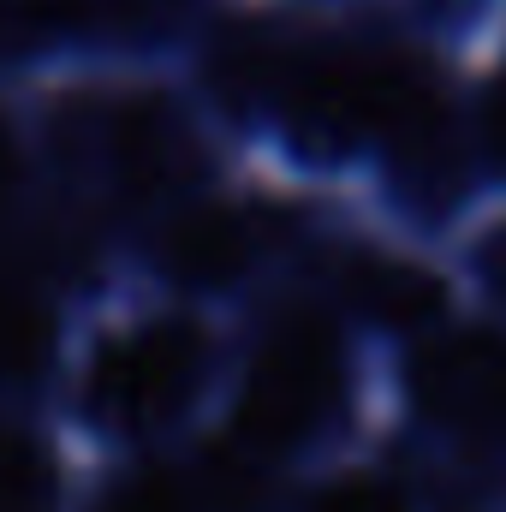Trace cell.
I'll return each instance as SVG.
<instances>
[{
	"label": "cell",
	"instance_id": "obj_5",
	"mask_svg": "<svg viewBox=\"0 0 506 512\" xmlns=\"http://www.w3.org/2000/svg\"><path fill=\"white\" fill-rule=\"evenodd\" d=\"M346 298L358 316H370L381 328H423L447 304L441 280L417 262H399V256H358L346 268Z\"/></svg>",
	"mask_w": 506,
	"mask_h": 512
},
{
	"label": "cell",
	"instance_id": "obj_8",
	"mask_svg": "<svg viewBox=\"0 0 506 512\" xmlns=\"http://www.w3.org/2000/svg\"><path fill=\"white\" fill-rule=\"evenodd\" d=\"M0 512H54V465L12 429H0Z\"/></svg>",
	"mask_w": 506,
	"mask_h": 512
},
{
	"label": "cell",
	"instance_id": "obj_4",
	"mask_svg": "<svg viewBox=\"0 0 506 512\" xmlns=\"http://www.w3.org/2000/svg\"><path fill=\"white\" fill-rule=\"evenodd\" d=\"M256 256V233L245 215L233 209H197V215H179L167 245H161V262L173 280L185 286H227L233 274H245V262Z\"/></svg>",
	"mask_w": 506,
	"mask_h": 512
},
{
	"label": "cell",
	"instance_id": "obj_11",
	"mask_svg": "<svg viewBox=\"0 0 506 512\" xmlns=\"http://www.w3.org/2000/svg\"><path fill=\"white\" fill-rule=\"evenodd\" d=\"M108 512H179V501H173L161 483H137V489H126Z\"/></svg>",
	"mask_w": 506,
	"mask_h": 512
},
{
	"label": "cell",
	"instance_id": "obj_2",
	"mask_svg": "<svg viewBox=\"0 0 506 512\" xmlns=\"http://www.w3.org/2000/svg\"><path fill=\"white\" fill-rule=\"evenodd\" d=\"M203 382V334L185 322H155L114 340L90 364V411L114 429H161L185 411Z\"/></svg>",
	"mask_w": 506,
	"mask_h": 512
},
{
	"label": "cell",
	"instance_id": "obj_1",
	"mask_svg": "<svg viewBox=\"0 0 506 512\" xmlns=\"http://www.w3.org/2000/svg\"><path fill=\"white\" fill-rule=\"evenodd\" d=\"M340 405V346L322 322H286L256 352L239 429L256 447H298Z\"/></svg>",
	"mask_w": 506,
	"mask_h": 512
},
{
	"label": "cell",
	"instance_id": "obj_10",
	"mask_svg": "<svg viewBox=\"0 0 506 512\" xmlns=\"http://www.w3.org/2000/svg\"><path fill=\"white\" fill-rule=\"evenodd\" d=\"M483 149H489L495 167H506V90H495L489 108H483Z\"/></svg>",
	"mask_w": 506,
	"mask_h": 512
},
{
	"label": "cell",
	"instance_id": "obj_3",
	"mask_svg": "<svg viewBox=\"0 0 506 512\" xmlns=\"http://www.w3.org/2000/svg\"><path fill=\"white\" fill-rule=\"evenodd\" d=\"M411 393L429 417L453 429L506 435V340L447 334L411 358Z\"/></svg>",
	"mask_w": 506,
	"mask_h": 512
},
{
	"label": "cell",
	"instance_id": "obj_9",
	"mask_svg": "<svg viewBox=\"0 0 506 512\" xmlns=\"http://www.w3.org/2000/svg\"><path fill=\"white\" fill-rule=\"evenodd\" d=\"M316 512H411L405 495L381 477H340L334 489H322Z\"/></svg>",
	"mask_w": 506,
	"mask_h": 512
},
{
	"label": "cell",
	"instance_id": "obj_7",
	"mask_svg": "<svg viewBox=\"0 0 506 512\" xmlns=\"http://www.w3.org/2000/svg\"><path fill=\"white\" fill-rule=\"evenodd\" d=\"M54 352V322L24 280L0 268V382H30Z\"/></svg>",
	"mask_w": 506,
	"mask_h": 512
},
{
	"label": "cell",
	"instance_id": "obj_6",
	"mask_svg": "<svg viewBox=\"0 0 506 512\" xmlns=\"http://www.w3.org/2000/svg\"><path fill=\"white\" fill-rule=\"evenodd\" d=\"M12 18L36 36H155L179 0H12Z\"/></svg>",
	"mask_w": 506,
	"mask_h": 512
}]
</instances>
